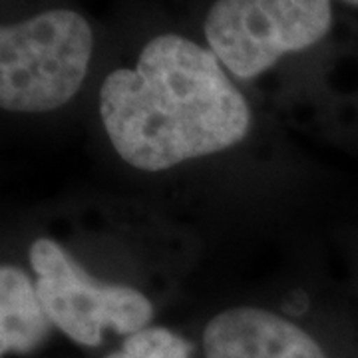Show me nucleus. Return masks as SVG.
Returning a JSON list of instances; mask_svg holds the SVG:
<instances>
[{
  "mask_svg": "<svg viewBox=\"0 0 358 358\" xmlns=\"http://www.w3.org/2000/svg\"><path fill=\"white\" fill-rule=\"evenodd\" d=\"M223 68L209 48L169 32L141 48L136 68L110 72L100 117L117 155L162 171L239 143L251 110Z\"/></svg>",
  "mask_w": 358,
  "mask_h": 358,
  "instance_id": "obj_1",
  "label": "nucleus"
},
{
  "mask_svg": "<svg viewBox=\"0 0 358 358\" xmlns=\"http://www.w3.org/2000/svg\"><path fill=\"white\" fill-rule=\"evenodd\" d=\"M94 34L82 14L52 8L0 28V106L42 114L62 108L82 88Z\"/></svg>",
  "mask_w": 358,
  "mask_h": 358,
  "instance_id": "obj_2",
  "label": "nucleus"
},
{
  "mask_svg": "<svg viewBox=\"0 0 358 358\" xmlns=\"http://www.w3.org/2000/svg\"><path fill=\"white\" fill-rule=\"evenodd\" d=\"M331 28V0H215L203 22L209 50L241 80L313 48Z\"/></svg>",
  "mask_w": 358,
  "mask_h": 358,
  "instance_id": "obj_3",
  "label": "nucleus"
},
{
  "mask_svg": "<svg viewBox=\"0 0 358 358\" xmlns=\"http://www.w3.org/2000/svg\"><path fill=\"white\" fill-rule=\"evenodd\" d=\"M40 303L66 336L78 345L98 346L106 329L134 334L148 329L154 317L150 299L126 285H110L88 275L64 249L50 239L30 247Z\"/></svg>",
  "mask_w": 358,
  "mask_h": 358,
  "instance_id": "obj_4",
  "label": "nucleus"
},
{
  "mask_svg": "<svg viewBox=\"0 0 358 358\" xmlns=\"http://www.w3.org/2000/svg\"><path fill=\"white\" fill-rule=\"evenodd\" d=\"M205 358H327L291 320L257 307L219 313L203 333Z\"/></svg>",
  "mask_w": 358,
  "mask_h": 358,
  "instance_id": "obj_5",
  "label": "nucleus"
},
{
  "mask_svg": "<svg viewBox=\"0 0 358 358\" xmlns=\"http://www.w3.org/2000/svg\"><path fill=\"white\" fill-rule=\"evenodd\" d=\"M52 320L30 277L13 265L0 268V350L32 352L50 333Z\"/></svg>",
  "mask_w": 358,
  "mask_h": 358,
  "instance_id": "obj_6",
  "label": "nucleus"
},
{
  "mask_svg": "<svg viewBox=\"0 0 358 358\" xmlns=\"http://www.w3.org/2000/svg\"><path fill=\"white\" fill-rule=\"evenodd\" d=\"M192 346L179 334L162 327H148L129 334L120 350L106 358H189Z\"/></svg>",
  "mask_w": 358,
  "mask_h": 358,
  "instance_id": "obj_7",
  "label": "nucleus"
},
{
  "mask_svg": "<svg viewBox=\"0 0 358 358\" xmlns=\"http://www.w3.org/2000/svg\"><path fill=\"white\" fill-rule=\"evenodd\" d=\"M343 2L350 4V6H357V8H358V0H343Z\"/></svg>",
  "mask_w": 358,
  "mask_h": 358,
  "instance_id": "obj_8",
  "label": "nucleus"
}]
</instances>
